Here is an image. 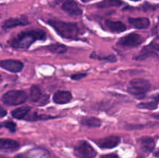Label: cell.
Here are the masks:
<instances>
[{"label": "cell", "instance_id": "obj_3", "mask_svg": "<svg viewBox=\"0 0 159 158\" xmlns=\"http://www.w3.org/2000/svg\"><path fill=\"white\" fill-rule=\"evenodd\" d=\"M151 84L144 78H134L130 81L127 91L138 99H143L150 90Z\"/></svg>", "mask_w": 159, "mask_h": 158}, {"label": "cell", "instance_id": "obj_5", "mask_svg": "<svg viewBox=\"0 0 159 158\" xmlns=\"http://www.w3.org/2000/svg\"><path fill=\"white\" fill-rule=\"evenodd\" d=\"M74 153L77 158H95L96 151L87 141L81 140L76 144Z\"/></svg>", "mask_w": 159, "mask_h": 158}, {"label": "cell", "instance_id": "obj_26", "mask_svg": "<svg viewBox=\"0 0 159 158\" xmlns=\"http://www.w3.org/2000/svg\"><path fill=\"white\" fill-rule=\"evenodd\" d=\"M87 74H84V73H78V74H72V75L71 76V78L72 79V80H81L82 78H83V77H86Z\"/></svg>", "mask_w": 159, "mask_h": 158}, {"label": "cell", "instance_id": "obj_9", "mask_svg": "<svg viewBox=\"0 0 159 158\" xmlns=\"http://www.w3.org/2000/svg\"><path fill=\"white\" fill-rule=\"evenodd\" d=\"M94 142L102 149H113L119 145L120 137L118 136H110L95 140Z\"/></svg>", "mask_w": 159, "mask_h": 158}, {"label": "cell", "instance_id": "obj_7", "mask_svg": "<svg viewBox=\"0 0 159 158\" xmlns=\"http://www.w3.org/2000/svg\"><path fill=\"white\" fill-rule=\"evenodd\" d=\"M158 50H159V44H158V37H155V40L152 41V43L148 46H144L142 49V50L140 52L138 56L134 57L135 60H144L146 58H148L150 57H158Z\"/></svg>", "mask_w": 159, "mask_h": 158}, {"label": "cell", "instance_id": "obj_2", "mask_svg": "<svg viewBox=\"0 0 159 158\" xmlns=\"http://www.w3.org/2000/svg\"><path fill=\"white\" fill-rule=\"evenodd\" d=\"M48 24L63 38L69 40H77L79 38V29L76 23H67L61 20H49Z\"/></svg>", "mask_w": 159, "mask_h": 158}, {"label": "cell", "instance_id": "obj_6", "mask_svg": "<svg viewBox=\"0 0 159 158\" xmlns=\"http://www.w3.org/2000/svg\"><path fill=\"white\" fill-rule=\"evenodd\" d=\"M144 41V38L141 35L138 33H132L123 37L118 40V46H123V47H136L141 45Z\"/></svg>", "mask_w": 159, "mask_h": 158}, {"label": "cell", "instance_id": "obj_19", "mask_svg": "<svg viewBox=\"0 0 159 158\" xmlns=\"http://www.w3.org/2000/svg\"><path fill=\"white\" fill-rule=\"evenodd\" d=\"M81 123L89 127H99L101 125V120L96 117L84 116L81 119Z\"/></svg>", "mask_w": 159, "mask_h": 158}, {"label": "cell", "instance_id": "obj_32", "mask_svg": "<svg viewBox=\"0 0 159 158\" xmlns=\"http://www.w3.org/2000/svg\"><path fill=\"white\" fill-rule=\"evenodd\" d=\"M130 1H134V2H138V1H141V0H130Z\"/></svg>", "mask_w": 159, "mask_h": 158}, {"label": "cell", "instance_id": "obj_27", "mask_svg": "<svg viewBox=\"0 0 159 158\" xmlns=\"http://www.w3.org/2000/svg\"><path fill=\"white\" fill-rule=\"evenodd\" d=\"M99 158H119L116 154H114V153H111V154H107L103 155V156H100Z\"/></svg>", "mask_w": 159, "mask_h": 158}, {"label": "cell", "instance_id": "obj_13", "mask_svg": "<svg viewBox=\"0 0 159 158\" xmlns=\"http://www.w3.org/2000/svg\"><path fill=\"white\" fill-rule=\"evenodd\" d=\"M72 99L71 93L68 91H57L53 96V101L57 105H64L70 102Z\"/></svg>", "mask_w": 159, "mask_h": 158}, {"label": "cell", "instance_id": "obj_29", "mask_svg": "<svg viewBox=\"0 0 159 158\" xmlns=\"http://www.w3.org/2000/svg\"><path fill=\"white\" fill-rule=\"evenodd\" d=\"M14 158H29V157H28L26 155L23 154V153H20V154L16 155V156Z\"/></svg>", "mask_w": 159, "mask_h": 158}, {"label": "cell", "instance_id": "obj_20", "mask_svg": "<svg viewBox=\"0 0 159 158\" xmlns=\"http://www.w3.org/2000/svg\"><path fill=\"white\" fill-rule=\"evenodd\" d=\"M46 49L48 50H49L51 53H52V54H64V53H65L68 50V47H67L65 45L58 43H52V44L47 46Z\"/></svg>", "mask_w": 159, "mask_h": 158}, {"label": "cell", "instance_id": "obj_11", "mask_svg": "<svg viewBox=\"0 0 159 158\" xmlns=\"http://www.w3.org/2000/svg\"><path fill=\"white\" fill-rule=\"evenodd\" d=\"M138 143L141 152L145 155H148L155 149V142L152 137H148V136L141 137L138 139Z\"/></svg>", "mask_w": 159, "mask_h": 158}, {"label": "cell", "instance_id": "obj_8", "mask_svg": "<svg viewBox=\"0 0 159 158\" xmlns=\"http://www.w3.org/2000/svg\"><path fill=\"white\" fill-rule=\"evenodd\" d=\"M30 99L33 102H37L40 105H44L49 102V95H43L37 85H33L30 92Z\"/></svg>", "mask_w": 159, "mask_h": 158}, {"label": "cell", "instance_id": "obj_16", "mask_svg": "<svg viewBox=\"0 0 159 158\" xmlns=\"http://www.w3.org/2000/svg\"><path fill=\"white\" fill-rule=\"evenodd\" d=\"M105 25L107 29L112 33H120L124 32L127 29V26L124 23L120 21H113V20H107Z\"/></svg>", "mask_w": 159, "mask_h": 158}, {"label": "cell", "instance_id": "obj_1", "mask_svg": "<svg viewBox=\"0 0 159 158\" xmlns=\"http://www.w3.org/2000/svg\"><path fill=\"white\" fill-rule=\"evenodd\" d=\"M46 33L41 29H31L23 31L17 34L15 37L9 40L11 46L16 49H26L37 40H45Z\"/></svg>", "mask_w": 159, "mask_h": 158}, {"label": "cell", "instance_id": "obj_24", "mask_svg": "<svg viewBox=\"0 0 159 158\" xmlns=\"http://www.w3.org/2000/svg\"><path fill=\"white\" fill-rule=\"evenodd\" d=\"M90 57L93 59H97V60H107V61L110 62H116V57H115L113 54H110V55L107 56V57H100V56L97 55L95 53H93V54L90 55Z\"/></svg>", "mask_w": 159, "mask_h": 158}, {"label": "cell", "instance_id": "obj_21", "mask_svg": "<svg viewBox=\"0 0 159 158\" xmlns=\"http://www.w3.org/2000/svg\"><path fill=\"white\" fill-rule=\"evenodd\" d=\"M30 108H31L27 106L20 107V108H17L16 109H14L11 112V114H12V117L16 119H24L26 115H27V113L30 110Z\"/></svg>", "mask_w": 159, "mask_h": 158}, {"label": "cell", "instance_id": "obj_12", "mask_svg": "<svg viewBox=\"0 0 159 158\" xmlns=\"http://www.w3.org/2000/svg\"><path fill=\"white\" fill-rule=\"evenodd\" d=\"M62 9L69 15L73 16H79L82 14V10L79 5L74 0H66L61 6Z\"/></svg>", "mask_w": 159, "mask_h": 158}, {"label": "cell", "instance_id": "obj_34", "mask_svg": "<svg viewBox=\"0 0 159 158\" xmlns=\"http://www.w3.org/2000/svg\"><path fill=\"white\" fill-rule=\"evenodd\" d=\"M138 158H141V157H138Z\"/></svg>", "mask_w": 159, "mask_h": 158}, {"label": "cell", "instance_id": "obj_18", "mask_svg": "<svg viewBox=\"0 0 159 158\" xmlns=\"http://www.w3.org/2000/svg\"><path fill=\"white\" fill-rule=\"evenodd\" d=\"M54 118L55 117H54V116H48V115L37 114V112L32 111V108H30L29 112L27 113L26 116L25 117L24 120L34 122V121H38V120H48V119H54Z\"/></svg>", "mask_w": 159, "mask_h": 158}, {"label": "cell", "instance_id": "obj_25", "mask_svg": "<svg viewBox=\"0 0 159 158\" xmlns=\"http://www.w3.org/2000/svg\"><path fill=\"white\" fill-rule=\"evenodd\" d=\"M2 126H5L11 133H15L16 130V125L13 122H12V121H6L3 123H2Z\"/></svg>", "mask_w": 159, "mask_h": 158}, {"label": "cell", "instance_id": "obj_28", "mask_svg": "<svg viewBox=\"0 0 159 158\" xmlns=\"http://www.w3.org/2000/svg\"><path fill=\"white\" fill-rule=\"evenodd\" d=\"M7 115V112L0 105V118H3Z\"/></svg>", "mask_w": 159, "mask_h": 158}, {"label": "cell", "instance_id": "obj_10", "mask_svg": "<svg viewBox=\"0 0 159 158\" xmlns=\"http://www.w3.org/2000/svg\"><path fill=\"white\" fill-rule=\"evenodd\" d=\"M0 67L10 72L18 73L23 69V64L18 60H0Z\"/></svg>", "mask_w": 159, "mask_h": 158}, {"label": "cell", "instance_id": "obj_17", "mask_svg": "<svg viewBox=\"0 0 159 158\" xmlns=\"http://www.w3.org/2000/svg\"><path fill=\"white\" fill-rule=\"evenodd\" d=\"M19 148L20 143L17 141L10 139H0V150L15 151Z\"/></svg>", "mask_w": 159, "mask_h": 158}, {"label": "cell", "instance_id": "obj_14", "mask_svg": "<svg viewBox=\"0 0 159 158\" xmlns=\"http://www.w3.org/2000/svg\"><path fill=\"white\" fill-rule=\"evenodd\" d=\"M29 23L28 20H26L25 17H20V18H10L9 20H6L3 23L2 29H12V28L16 27V26H25Z\"/></svg>", "mask_w": 159, "mask_h": 158}, {"label": "cell", "instance_id": "obj_4", "mask_svg": "<svg viewBox=\"0 0 159 158\" xmlns=\"http://www.w3.org/2000/svg\"><path fill=\"white\" fill-rule=\"evenodd\" d=\"M27 99V94L25 91L21 90H11L3 94L2 102L7 105H19L24 103Z\"/></svg>", "mask_w": 159, "mask_h": 158}, {"label": "cell", "instance_id": "obj_33", "mask_svg": "<svg viewBox=\"0 0 159 158\" xmlns=\"http://www.w3.org/2000/svg\"><path fill=\"white\" fill-rule=\"evenodd\" d=\"M0 158H6V157H4V156H0Z\"/></svg>", "mask_w": 159, "mask_h": 158}, {"label": "cell", "instance_id": "obj_23", "mask_svg": "<svg viewBox=\"0 0 159 158\" xmlns=\"http://www.w3.org/2000/svg\"><path fill=\"white\" fill-rule=\"evenodd\" d=\"M123 2L121 0H104L101 2L96 5L98 8H109L112 6H121Z\"/></svg>", "mask_w": 159, "mask_h": 158}, {"label": "cell", "instance_id": "obj_15", "mask_svg": "<svg viewBox=\"0 0 159 158\" xmlns=\"http://www.w3.org/2000/svg\"><path fill=\"white\" fill-rule=\"evenodd\" d=\"M128 22L132 27L135 29H147L150 26V20L146 17H138V18H129Z\"/></svg>", "mask_w": 159, "mask_h": 158}, {"label": "cell", "instance_id": "obj_31", "mask_svg": "<svg viewBox=\"0 0 159 158\" xmlns=\"http://www.w3.org/2000/svg\"><path fill=\"white\" fill-rule=\"evenodd\" d=\"M2 76H1V74H0V83L2 82Z\"/></svg>", "mask_w": 159, "mask_h": 158}, {"label": "cell", "instance_id": "obj_30", "mask_svg": "<svg viewBox=\"0 0 159 158\" xmlns=\"http://www.w3.org/2000/svg\"><path fill=\"white\" fill-rule=\"evenodd\" d=\"M81 1L83 2H88L92 1V0H81Z\"/></svg>", "mask_w": 159, "mask_h": 158}, {"label": "cell", "instance_id": "obj_22", "mask_svg": "<svg viewBox=\"0 0 159 158\" xmlns=\"http://www.w3.org/2000/svg\"><path fill=\"white\" fill-rule=\"evenodd\" d=\"M158 107V95H156L155 100L148 102H141L138 105V108L141 109H157Z\"/></svg>", "mask_w": 159, "mask_h": 158}]
</instances>
